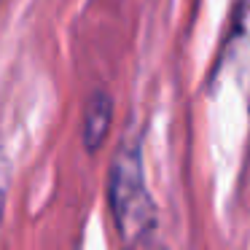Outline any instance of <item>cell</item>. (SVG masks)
I'll return each mask as SVG.
<instances>
[{"instance_id":"obj_1","label":"cell","mask_w":250,"mask_h":250,"mask_svg":"<svg viewBox=\"0 0 250 250\" xmlns=\"http://www.w3.org/2000/svg\"><path fill=\"white\" fill-rule=\"evenodd\" d=\"M108 205L121 250H164L159 210L148 188L140 132H129L110 162Z\"/></svg>"},{"instance_id":"obj_2","label":"cell","mask_w":250,"mask_h":250,"mask_svg":"<svg viewBox=\"0 0 250 250\" xmlns=\"http://www.w3.org/2000/svg\"><path fill=\"white\" fill-rule=\"evenodd\" d=\"M215 73H223L239 89L250 113V0H237L231 22L223 35Z\"/></svg>"},{"instance_id":"obj_3","label":"cell","mask_w":250,"mask_h":250,"mask_svg":"<svg viewBox=\"0 0 250 250\" xmlns=\"http://www.w3.org/2000/svg\"><path fill=\"white\" fill-rule=\"evenodd\" d=\"M110 124H113V100L108 92H94L83 108L81 140L89 153H97L108 140Z\"/></svg>"},{"instance_id":"obj_4","label":"cell","mask_w":250,"mask_h":250,"mask_svg":"<svg viewBox=\"0 0 250 250\" xmlns=\"http://www.w3.org/2000/svg\"><path fill=\"white\" fill-rule=\"evenodd\" d=\"M8 183H11V164H8L6 148H3V140H0V231H3V218H6Z\"/></svg>"}]
</instances>
